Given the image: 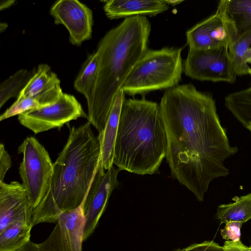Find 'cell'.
Masks as SVG:
<instances>
[{"mask_svg":"<svg viewBox=\"0 0 251 251\" xmlns=\"http://www.w3.org/2000/svg\"><path fill=\"white\" fill-rule=\"evenodd\" d=\"M159 105L172 177L202 202L210 183L229 175L225 162L238 148L229 143L212 95L179 85L167 89Z\"/></svg>","mask_w":251,"mask_h":251,"instance_id":"1","label":"cell"},{"mask_svg":"<svg viewBox=\"0 0 251 251\" xmlns=\"http://www.w3.org/2000/svg\"><path fill=\"white\" fill-rule=\"evenodd\" d=\"M88 122L73 126L68 141L53 163L50 184L34 211L33 226L56 223L62 213L83 202L101 162V146Z\"/></svg>","mask_w":251,"mask_h":251,"instance_id":"2","label":"cell"},{"mask_svg":"<svg viewBox=\"0 0 251 251\" xmlns=\"http://www.w3.org/2000/svg\"><path fill=\"white\" fill-rule=\"evenodd\" d=\"M151 23L145 16L126 18L100 40L96 81L87 100L88 120L102 133L115 99L136 63L148 50Z\"/></svg>","mask_w":251,"mask_h":251,"instance_id":"3","label":"cell"},{"mask_svg":"<svg viewBox=\"0 0 251 251\" xmlns=\"http://www.w3.org/2000/svg\"><path fill=\"white\" fill-rule=\"evenodd\" d=\"M167 138L159 105L141 99H125L115 141L113 164L140 175L159 173L166 157Z\"/></svg>","mask_w":251,"mask_h":251,"instance_id":"4","label":"cell"},{"mask_svg":"<svg viewBox=\"0 0 251 251\" xmlns=\"http://www.w3.org/2000/svg\"><path fill=\"white\" fill-rule=\"evenodd\" d=\"M182 48L148 50L136 63L120 90L130 96L169 89L181 79Z\"/></svg>","mask_w":251,"mask_h":251,"instance_id":"5","label":"cell"},{"mask_svg":"<svg viewBox=\"0 0 251 251\" xmlns=\"http://www.w3.org/2000/svg\"><path fill=\"white\" fill-rule=\"evenodd\" d=\"M23 154L19 174L34 209L41 201L51 180L53 163L44 147L33 137L25 138L19 146Z\"/></svg>","mask_w":251,"mask_h":251,"instance_id":"6","label":"cell"},{"mask_svg":"<svg viewBox=\"0 0 251 251\" xmlns=\"http://www.w3.org/2000/svg\"><path fill=\"white\" fill-rule=\"evenodd\" d=\"M80 117L88 118L73 95L63 93L55 103L26 111L19 115L18 120L22 125L37 134L60 127Z\"/></svg>","mask_w":251,"mask_h":251,"instance_id":"7","label":"cell"},{"mask_svg":"<svg viewBox=\"0 0 251 251\" xmlns=\"http://www.w3.org/2000/svg\"><path fill=\"white\" fill-rule=\"evenodd\" d=\"M120 171L113 166L105 172L100 162L81 205L85 219L83 241L94 231L112 192L119 186L117 176Z\"/></svg>","mask_w":251,"mask_h":251,"instance_id":"8","label":"cell"},{"mask_svg":"<svg viewBox=\"0 0 251 251\" xmlns=\"http://www.w3.org/2000/svg\"><path fill=\"white\" fill-rule=\"evenodd\" d=\"M189 49L206 50L228 47L238 37L233 24L217 11L199 23L186 33Z\"/></svg>","mask_w":251,"mask_h":251,"instance_id":"9","label":"cell"},{"mask_svg":"<svg viewBox=\"0 0 251 251\" xmlns=\"http://www.w3.org/2000/svg\"><path fill=\"white\" fill-rule=\"evenodd\" d=\"M50 14L56 25H64L69 33V41L80 46L92 36V10L77 0H58L50 7Z\"/></svg>","mask_w":251,"mask_h":251,"instance_id":"10","label":"cell"},{"mask_svg":"<svg viewBox=\"0 0 251 251\" xmlns=\"http://www.w3.org/2000/svg\"><path fill=\"white\" fill-rule=\"evenodd\" d=\"M84 226L80 205L61 214L50 235L38 247L41 251H82Z\"/></svg>","mask_w":251,"mask_h":251,"instance_id":"11","label":"cell"},{"mask_svg":"<svg viewBox=\"0 0 251 251\" xmlns=\"http://www.w3.org/2000/svg\"><path fill=\"white\" fill-rule=\"evenodd\" d=\"M192 79L212 82L233 83L236 74L228 53V47L199 51L193 57L190 67Z\"/></svg>","mask_w":251,"mask_h":251,"instance_id":"12","label":"cell"},{"mask_svg":"<svg viewBox=\"0 0 251 251\" xmlns=\"http://www.w3.org/2000/svg\"><path fill=\"white\" fill-rule=\"evenodd\" d=\"M34 209L22 183L0 182V231L11 223L22 221L32 225Z\"/></svg>","mask_w":251,"mask_h":251,"instance_id":"13","label":"cell"},{"mask_svg":"<svg viewBox=\"0 0 251 251\" xmlns=\"http://www.w3.org/2000/svg\"><path fill=\"white\" fill-rule=\"evenodd\" d=\"M166 0H110L103 9L110 19L148 15L154 16L169 9Z\"/></svg>","mask_w":251,"mask_h":251,"instance_id":"14","label":"cell"},{"mask_svg":"<svg viewBox=\"0 0 251 251\" xmlns=\"http://www.w3.org/2000/svg\"><path fill=\"white\" fill-rule=\"evenodd\" d=\"M125 99V93L120 90L115 99L104 130L98 135L101 146V162L105 170L109 169L114 165V147L121 111Z\"/></svg>","mask_w":251,"mask_h":251,"instance_id":"15","label":"cell"},{"mask_svg":"<svg viewBox=\"0 0 251 251\" xmlns=\"http://www.w3.org/2000/svg\"><path fill=\"white\" fill-rule=\"evenodd\" d=\"M63 93L60 84H59L33 97L19 98L0 115V120L54 104L59 100Z\"/></svg>","mask_w":251,"mask_h":251,"instance_id":"16","label":"cell"},{"mask_svg":"<svg viewBox=\"0 0 251 251\" xmlns=\"http://www.w3.org/2000/svg\"><path fill=\"white\" fill-rule=\"evenodd\" d=\"M235 27L238 36L251 27V0H222L216 10Z\"/></svg>","mask_w":251,"mask_h":251,"instance_id":"17","label":"cell"},{"mask_svg":"<svg viewBox=\"0 0 251 251\" xmlns=\"http://www.w3.org/2000/svg\"><path fill=\"white\" fill-rule=\"evenodd\" d=\"M225 105L235 119L251 132V86L226 96Z\"/></svg>","mask_w":251,"mask_h":251,"instance_id":"18","label":"cell"},{"mask_svg":"<svg viewBox=\"0 0 251 251\" xmlns=\"http://www.w3.org/2000/svg\"><path fill=\"white\" fill-rule=\"evenodd\" d=\"M233 202L220 205L215 217L221 224L237 221L243 224L251 220V193L233 198Z\"/></svg>","mask_w":251,"mask_h":251,"instance_id":"19","label":"cell"},{"mask_svg":"<svg viewBox=\"0 0 251 251\" xmlns=\"http://www.w3.org/2000/svg\"><path fill=\"white\" fill-rule=\"evenodd\" d=\"M33 226L22 221H15L0 231V251H17L29 241Z\"/></svg>","mask_w":251,"mask_h":251,"instance_id":"20","label":"cell"},{"mask_svg":"<svg viewBox=\"0 0 251 251\" xmlns=\"http://www.w3.org/2000/svg\"><path fill=\"white\" fill-rule=\"evenodd\" d=\"M59 84H60V80L56 74L51 71L50 66L46 64H41L18 98L33 97Z\"/></svg>","mask_w":251,"mask_h":251,"instance_id":"21","label":"cell"},{"mask_svg":"<svg viewBox=\"0 0 251 251\" xmlns=\"http://www.w3.org/2000/svg\"><path fill=\"white\" fill-rule=\"evenodd\" d=\"M98 66L96 52L89 55L83 63L74 83L75 89L87 100L90 98L96 81Z\"/></svg>","mask_w":251,"mask_h":251,"instance_id":"22","label":"cell"},{"mask_svg":"<svg viewBox=\"0 0 251 251\" xmlns=\"http://www.w3.org/2000/svg\"><path fill=\"white\" fill-rule=\"evenodd\" d=\"M35 70L20 69L9 76L0 85V108L12 98L19 97Z\"/></svg>","mask_w":251,"mask_h":251,"instance_id":"23","label":"cell"},{"mask_svg":"<svg viewBox=\"0 0 251 251\" xmlns=\"http://www.w3.org/2000/svg\"><path fill=\"white\" fill-rule=\"evenodd\" d=\"M251 45V27L238 36L228 48V53L237 75L248 74L250 68L244 60V55ZM249 75V74H248Z\"/></svg>","mask_w":251,"mask_h":251,"instance_id":"24","label":"cell"},{"mask_svg":"<svg viewBox=\"0 0 251 251\" xmlns=\"http://www.w3.org/2000/svg\"><path fill=\"white\" fill-rule=\"evenodd\" d=\"M243 223L237 221L229 222L221 230V235L226 241L237 242L240 240L241 228Z\"/></svg>","mask_w":251,"mask_h":251,"instance_id":"25","label":"cell"},{"mask_svg":"<svg viewBox=\"0 0 251 251\" xmlns=\"http://www.w3.org/2000/svg\"><path fill=\"white\" fill-rule=\"evenodd\" d=\"M175 251H225L223 247L213 241H204L192 244Z\"/></svg>","mask_w":251,"mask_h":251,"instance_id":"26","label":"cell"},{"mask_svg":"<svg viewBox=\"0 0 251 251\" xmlns=\"http://www.w3.org/2000/svg\"><path fill=\"white\" fill-rule=\"evenodd\" d=\"M11 167V159L3 144H0V182H4L5 176Z\"/></svg>","mask_w":251,"mask_h":251,"instance_id":"27","label":"cell"},{"mask_svg":"<svg viewBox=\"0 0 251 251\" xmlns=\"http://www.w3.org/2000/svg\"><path fill=\"white\" fill-rule=\"evenodd\" d=\"M223 247L225 251H249V247L240 240L237 242L226 241Z\"/></svg>","mask_w":251,"mask_h":251,"instance_id":"28","label":"cell"},{"mask_svg":"<svg viewBox=\"0 0 251 251\" xmlns=\"http://www.w3.org/2000/svg\"><path fill=\"white\" fill-rule=\"evenodd\" d=\"M17 251H41L38 247L37 244L30 240L23 247Z\"/></svg>","mask_w":251,"mask_h":251,"instance_id":"29","label":"cell"},{"mask_svg":"<svg viewBox=\"0 0 251 251\" xmlns=\"http://www.w3.org/2000/svg\"><path fill=\"white\" fill-rule=\"evenodd\" d=\"M3 3H0V9H3L5 8H8L10 6H11L13 3L15 2L13 0H8V1H3Z\"/></svg>","mask_w":251,"mask_h":251,"instance_id":"30","label":"cell"},{"mask_svg":"<svg viewBox=\"0 0 251 251\" xmlns=\"http://www.w3.org/2000/svg\"><path fill=\"white\" fill-rule=\"evenodd\" d=\"M167 3L169 4V5H171L172 6H175L176 5H177L179 4L180 3L182 2L183 0H166Z\"/></svg>","mask_w":251,"mask_h":251,"instance_id":"31","label":"cell"},{"mask_svg":"<svg viewBox=\"0 0 251 251\" xmlns=\"http://www.w3.org/2000/svg\"><path fill=\"white\" fill-rule=\"evenodd\" d=\"M251 59V46L248 50L244 55V60L247 62L248 59Z\"/></svg>","mask_w":251,"mask_h":251,"instance_id":"32","label":"cell"},{"mask_svg":"<svg viewBox=\"0 0 251 251\" xmlns=\"http://www.w3.org/2000/svg\"><path fill=\"white\" fill-rule=\"evenodd\" d=\"M247 63L251 64V59H248V60L247 61Z\"/></svg>","mask_w":251,"mask_h":251,"instance_id":"33","label":"cell"},{"mask_svg":"<svg viewBox=\"0 0 251 251\" xmlns=\"http://www.w3.org/2000/svg\"><path fill=\"white\" fill-rule=\"evenodd\" d=\"M248 74L250 75H251V68H250L249 70Z\"/></svg>","mask_w":251,"mask_h":251,"instance_id":"34","label":"cell"},{"mask_svg":"<svg viewBox=\"0 0 251 251\" xmlns=\"http://www.w3.org/2000/svg\"><path fill=\"white\" fill-rule=\"evenodd\" d=\"M249 251H251V245L249 247Z\"/></svg>","mask_w":251,"mask_h":251,"instance_id":"35","label":"cell"}]
</instances>
